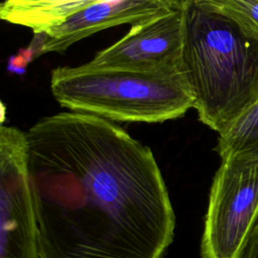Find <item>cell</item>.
Segmentation results:
<instances>
[{
    "label": "cell",
    "mask_w": 258,
    "mask_h": 258,
    "mask_svg": "<svg viewBox=\"0 0 258 258\" xmlns=\"http://www.w3.org/2000/svg\"><path fill=\"white\" fill-rule=\"evenodd\" d=\"M26 141L38 258H164L176 219L148 146L77 112L40 119Z\"/></svg>",
    "instance_id": "obj_1"
},
{
    "label": "cell",
    "mask_w": 258,
    "mask_h": 258,
    "mask_svg": "<svg viewBox=\"0 0 258 258\" xmlns=\"http://www.w3.org/2000/svg\"><path fill=\"white\" fill-rule=\"evenodd\" d=\"M50 90L60 106L109 121L158 123L176 119L194 108L191 93L180 74L112 68L58 67Z\"/></svg>",
    "instance_id": "obj_3"
},
{
    "label": "cell",
    "mask_w": 258,
    "mask_h": 258,
    "mask_svg": "<svg viewBox=\"0 0 258 258\" xmlns=\"http://www.w3.org/2000/svg\"><path fill=\"white\" fill-rule=\"evenodd\" d=\"M184 37L183 6L163 16L135 24L121 39L97 52L95 68L180 74Z\"/></svg>",
    "instance_id": "obj_6"
},
{
    "label": "cell",
    "mask_w": 258,
    "mask_h": 258,
    "mask_svg": "<svg viewBox=\"0 0 258 258\" xmlns=\"http://www.w3.org/2000/svg\"><path fill=\"white\" fill-rule=\"evenodd\" d=\"M183 6V0H108L94 3L44 32L41 53L62 52L101 30L120 24L131 26L163 16Z\"/></svg>",
    "instance_id": "obj_7"
},
{
    "label": "cell",
    "mask_w": 258,
    "mask_h": 258,
    "mask_svg": "<svg viewBox=\"0 0 258 258\" xmlns=\"http://www.w3.org/2000/svg\"><path fill=\"white\" fill-rule=\"evenodd\" d=\"M216 151L221 159L258 162V102L219 134Z\"/></svg>",
    "instance_id": "obj_9"
},
{
    "label": "cell",
    "mask_w": 258,
    "mask_h": 258,
    "mask_svg": "<svg viewBox=\"0 0 258 258\" xmlns=\"http://www.w3.org/2000/svg\"><path fill=\"white\" fill-rule=\"evenodd\" d=\"M258 214V162L222 159L209 195L201 258H238Z\"/></svg>",
    "instance_id": "obj_4"
},
{
    "label": "cell",
    "mask_w": 258,
    "mask_h": 258,
    "mask_svg": "<svg viewBox=\"0 0 258 258\" xmlns=\"http://www.w3.org/2000/svg\"><path fill=\"white\" fill-rule=\"evenodd\" d=\"M108 0H4L1 19L44 33L86 7Z\"/></svg>",
    "instance_id": "obj_8"
},
{
    "label": "cell",
    "mask_w": 258,
    "mask_h": 258,
    "mask_svg": "<svg viewBox=\"0 0 258 258\" xmlns=\"http://www.w3.org/2000/svg\"><path fill=\"white\" fill-rule=\"evenodd\" d=\"M180 73L202 123L219 134L258 102V40L201 0H183Z\"/></svg>",
    "instance_id": "obj_2"
},
{
    "label": "cell",
    "mask_w": 258,
    "mask_h": 258,
    "mask_svg": "<svg viewBox=\"0 0 258 258\" xmlns=\"http://www.w3.org/2000/svg\"><path fill=\"white\" fill-rule=\"evenodd\" d=\"M238 258H258V214L248 231Z\"/></svg>",
    "instance_id": "obj_11"
},
{
    "label": "cell",
    "mask_w": 258,
    "mask_h": 258,
    "mask_svg": "<svg viewBox=\"0 0 258 258\" xmlns=\"http://www.w3.org/2000/svg\"><path fill=\"white\" fill-rule=\"evenodd\" d=\"M233 19L258 40V0H201Z\"/></svg>",
    "instance_id": "obj_10"
},
{
    "label": "cell",
    "mask_w": 258,
    "mask_h": 258,
    "mask_svg": "<svg viewBox=\"0 0 258 258\" xmlns=\"http://www.w3.org/2000/svg\"><path fill=\"white\" fill-rule=\"evenodd\" d=\"M0 258H38L26 132L3 124L0 129Z\"/></svg>",
    "instance_id": "obj_5"
}]
</instances>
